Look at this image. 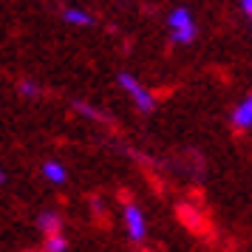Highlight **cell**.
<instances>
[{
	"label": "cell",
	"mask_w": 252,
	"mask_h": 252,
	"mask_svg": "<svg viewBox=\"0 0 252 252\" xmlns=\"http://www.w3.org/2000/svg\"><path fill=\"white\" fill-rule=\"evenodd\" d=\"M20 94H23V96H34V94H37V85H34V82H20Z\"/></svg>",
	"instance_id": "cell-11"
},
{
	"label": "cell",
	"mask_w": 252,
	"mask_h": 252,
	"mask_svg": "<svg viewBox=\"0 0 252 252\" xmlns=\"http://www.w3.org/2000/svg\"><path fill=\"white\" fill-rule=\"evenodd\" d=\"M250 17H252V12H250Z\"/></svg>",
	"instance_id": "cell-14"
},
{
	"label": "cell",
	"mask_w": 252,
	"mask_h": 252,
	"mask_svg": "<svg viewBox=\"0 0 252 252\" xmlns=\"http://www.w3.org/2000/svg\"><path fill=\"white\" fill-rule=\"evenodd\" d=\"M65 250H68V238L63 232L43 235V252H65Z\"/></svg>",
	"instance_id": "cell-9"
},
{
	"label": "cell",
	"mask_w": 252,
	"mask_h": 252,
	"mask_svg": "<svg viewBox=\"0 0 252 252\" xmlns=\"http://www.w3.org/2000/svg\"><path fill=\"white\" fill-rule=\"evenodd\" d=\"M179 216H182L184 221H190V227H198V224H201V218L195 216L190 207H182V210H179Z\"/></svg>",
	"instance_id": "cell-10"
},
{
	"label": "cell",
	"mask_w": 252,
	"mask_h": 252,
	"mask_svg": "<svg viewBox=\"0 0 252 252\" xmlns=\"http://www.w3.org/2000/svg\"><path fill=\"white\" fill-rule=\"evenodd\" d=\"M37 227L43 229V235H51V232H60V227H63V218H60L57 213L46 210V213H40V216H37Z\"/></svg>",
	"instance_id": "cell-7"
},
{
	"label": "cell",
	"mask_w": 252,
	"mask_h": 252,
	"mask_svg": "<svg viewBox=\"0 0 252 252\" xmlns=\"http://www.w3.org/2000/svg\"><path fill=\"white\" fill-rule=\"evenodd\" d=\"M116 82H119V88L127 94V99L136 105V111H142V114H150V111L156 108V96H153V91H150V88H145V85H142V82L133 77V74L119 71V74H116Z\"/></svg>",
	"instance_id": "cell-2"
},
{
	"label": "cell",
	"mask_w": 252,
	"mask_h": 252,
	"mask_svg": "<svg viewBox=\"0 0 252 252\" xmlns=\"http://www.w3.org/2000/svg\"><path fill=\"white\" fill-rule=\"evenodd\" d=\"M164 23H167V32H170V40L176 46H190L198 34V29H195V20H193V12L187 9V6H176L167 17H164Z\"/></svg>",
	"instance_id": "cell-1"
},
{
	"label": "cell",
	"mask_w": 252,
	"mask_h": 252,
	"mask_svg": "<svg viewBox=\"0 0 252 252\" xmlns=\"http://www.w3.org/2000/svg\"><path fill=\"white\" fill-rule=\"evenodd\" d=\"M43 179L51 184H65V179H68V170H65V164L57 159H51L43 164Z\"/></svg>",
	"instance_id": "cell-6"
},
{
	"label": "cell",
	"mask_w": 252,
	"mask_h": 252,
	"mask_svg": "<svg viewBox=\"0 0 252 252\" xmlns=\"http://www.w3.org/2000/svg\"><path fill=\"white\" fill-rule=\"evenodd\" d=\"M241 9L250 14V12H252V0H241Z\"/></svg>",
	"instance_id": "cell-12"
},
{
	"label": "cell",
	"mask_w": 252,
	"mask_h": 252,
	"mask_svg": "<svg viewBox=\"0 0 252 252\" xmlns=\"http://www.w3.org/2000/svg\"><path fill=\"white\" fill-rule=\"evenodd\" d=\"M63 20L68 26H74V29H88V26L94 23L91 12H85L82 6H65V9H63Z\"/></svg>",
	"instance_id": "cell-5"
},
{
	"label": "cell",
	"mask_w": 252,
	"mask_h": 252,
	"mask_svg": "<svg viewBox=\"0 0 252 252\" xmlns=\"http://www.w3.org/2000/svg\"><path fill=\"white\" fill-rule=\"evenodd\" d=\"M229 122H232V127H238V130H250L252 127V94L250 96H244V99L232 108Z\"/></svg>",
	"instance_id": "cell-4"
},
{
	"label": "cell",
	"mask_w": 252,
	"mask_h": 252,
	"mask_svg": "<svg viewBox=\"0 0 252 252\" xmlns=\"http://www.w3.org/2000/svg\"><path fill=\"white\" fill-rule=\"evenodd\" d=\"M74 111L85 119H91V122H99V125H111V119L105 114H99V108H91L88 102H74Z\"/></svg>",
	"instance_id": "cell-8"
},
{
	"label": "cell",
	"mask_w": 252,
	"mask_h": 252,
	"mask_svg": "<svg viewBox=\"0 0 252 252\" xmlns=\"http://www.w3.org/2000/svg\"><path fill=\"white\" fill-rule=\"evenodd\" d=\"M0 182H3V167H0Z\"/></svg>",
	"instance_id": "cell-13"
},
{
	"label": "cell",
	"mask_w": 252,
	"mask_h": 252,
	"mask_svg": "<svg viewBox=\"0 0 252 252\" xmlns=\"http://www.w3.org/2000/svg\"><path fill=\"white\" fill-rule=\"evenodd\" d=\"M122 224H125L127 238L133 241V244H142V241L148 238V221H145L142 207H136V204L127 201L125 210H122Z\"/></svg>",
	"instance_id": "cell-3"
}]
</instances>
